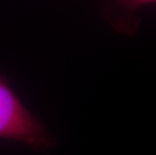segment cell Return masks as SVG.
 <instances>
[{
	"instance_id": "cell-2",
	"label": "cell",
	"mask_w": 156,
	"mask_h": 155,
	"mask_svg": "<svg viewBox=\"0 0 156 155\" xmlns=\"http://www.w3.org/2000/svg\"><path fill=\"white\" fill-rule=\"evenodd\" d=\"M117 7L122 10L133 13L144 6L156 4V0H113Z\"/></svg>"
},
{
	"instance_id": "cell-1",
	"label": "cell",
	"mask_w": 156,
	"mask_h": 155,
	"mask_svg": "<svg viewBox=\"0 0 156 155\" xmlns=\"http://www.w3.org/2000/svg\"><path fill=\"white\" fill-rule=\"evenodd\" d=\"M0 140L22 143L36 151H48L58 144L56 138L41 119L22 103L9 82L0 74Z\"/></svg>"
}]
</instances>
